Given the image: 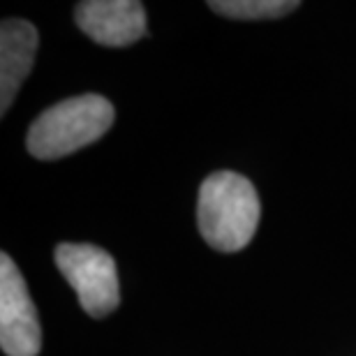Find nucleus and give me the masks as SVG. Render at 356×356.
Segmentation results:
<instances>
[{
    "label": "nucleus",
    "mask_w": 356,
    "mask_h": 356,
    "mask_svg": "<svg viewBox=\"0 0 356 356\" xmlns=\"http://www.w3.org/2000/svg\"><path fill=\"white\" fill-rule=\"evenodd\" d=\"M259 197L245 176L216 172L199 188L197 222L204 241L220 252H238L259 225Z\"/></svg>",
    "instance_id": "1"
},
{
    "label": "nucleus",
    "mask_w": 356,
    "mask_h": 356,
    "mask_svg": "<svg viewBox=\"0 0 356 356\" xmlns=\"http://www.w3.org/2000/svg\"><path fill=\"white\" fill-rule=\"evenodd\" d=\"M113 123V106L102 95L70 97L42 111L26 134V148L38 160H58L97 141Z\"/></svg>",
    "instance_id": "2"
},
{
    "label": "nucleus",
    "mask_w": 356,
    "mask_h": 356,
    "mask_svg": "<svg viewBox=\"0 0 356 356\" xmlns=\"http://www.w3.org/2000/svg\"><path fill=\"white\" fill-rule=\"evenodd\" d=\"M56 264L90 317H106L118 308V273L106 250L88 243H60L56 248Z\"/></svg>",
    "instance_id": "3"
},
{
    "label": "nucleus",
    "mask_w": 356,
    "mask_h": 356,
    "mask_svg": "<svg viewBox=\"0 0 356 356\" xmlns=\"http://www.w3.org/2000/svg\"><path fill=\"white\" fill-rule=\"evenodd\" d=\"M0 347L7 356H38L42 347L38 310L7 252L0 254Z\"/></svg>",
    "instance_id": "4"
},
{
    "label": "nucleus",
    "mask_w": 356,
    "mask_h": 356,
    "mask_svg": "<svg viewBox=\"0 0 356 356\" xmlns=\"http://www.w3.org/2000/svg\"><path fill=\"white\" fill-rule=\"evenodd\" d=\"M76 24L102 47H130L146 35L144 5L134 0H86L74 10Z\"/></svg>",
    "instance_id": "5"
},
{
    "label": "nucleus",
    "mask_w": 356,
    "mask_h": 356,
    "mask_svg": "<svg viewBox=\"0 0 356 356\" xmlns=\"http://www.w3.org/2000/svg\"><path fill=\"white\" fill-rule=\"evenodd\" d=\"M38 31L24 19H5L0 28V111L7 113L31 74L35 51H38Z\"/></svg>",
    "instance_id": "6"
},
{
    "label": "nucleus",
    "mask_w": 356,
    "mask_h": 356,
    "mask_svg": "<svg viewBox=\"0 0 356 356\" xmlns=\"http://www.w3.org/2000/svg\"><path fill=\"white\" fill-rule=\"evenodd\" d=\"M301 3L296 0H213V12L229 19H277L294 12Z\"/></svg>",
    "instance_id": "7"
}]
</instances>
